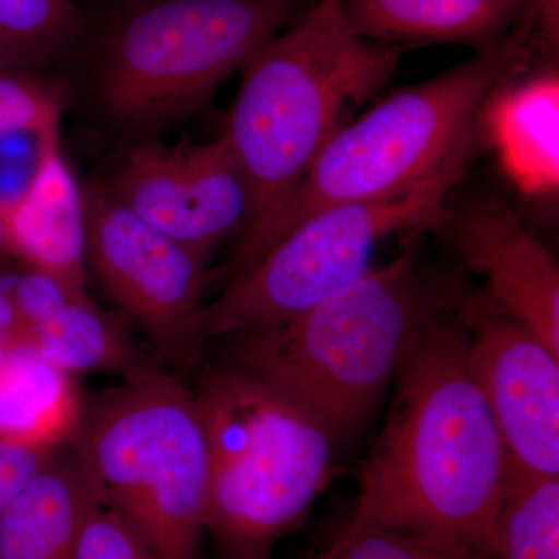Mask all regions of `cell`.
<instances>
[{
	"label": "cell",
	"mask_w": 559,
	"mask_h": 559,
	"mask_svg": "<svg viewBox=\"0 0 559 559\" xmlns=\"http://www.w3.org/2000/svg\"><path fill=\"white\" fill-rule=\"evenodd\" d=\"M17 345L20 344H16V342L0 341V364L5 360L7 356H9L10 353L17 347Z\"/></svg>",
	"instance_id": "27"
},
{
	"label": "cell",
	"mask_w": 559,
	"mask_h": 559,
	"mask_svg": "<svg viewBox=\"0 0 559 559\" xmlns=\"http://www.w3.org/2000/svg\"><path fill=\"white\" fill-rule=\"evenodd\" d=\"M401 53L353 31L340 0H316L250 58L221 134L250 191L240 237L270 218L349 112L392 80Z\"/></svg>",
	"instance_id": "4"
},
{
	"label": "cell",
	"mask_w": 559,
	"mask_h": 559,
	"mask_svg": "<svg viewBox=\"0 0 559 559\" xmlns=\"http://www.w3.org/2000/svg\"><path fill=\"white\" fill-rule=\"evenodd\" d=\"M510 471L454 312L419 337L396 374L352 518L488 559Z\"/></svg>",
	"instance_id": "1"
},
{
	"label": "cell",
	"mask_w": 559,
	"mask_h": 559,
	"mask_svg": "<svg viewBox=\"0 0 559 559\" xmlns=\"http://www.w3.org/2000/svg\"><path fill=\"white\" fill-rule=\"evenodd\" d=\"M105 189L205 261L241 234L250 216L248 180L223 135L202 145L140 143L124 153Z\"/></svg>",
	"instance_id": "10"
},
{
	"label": "cell",
	"mask_w": 559,
	"mask_h": 559,
	"mask_svg": "<svg viewBox=\"0 0 559 559\" xmlns=\"http://www.w3.org/2000/svg\"><path fill=\"white\" fill-rule=\"evenodd\" d=\"M0 257H9V245H7V231L2 216H0Z\"/></svg>",
	"instance_id": "26"
},
{
	"label": "cell",
	"mask_w": 559,
	"mask_h": 559,
	"mask_svg": "<svg viewBox=\"0 0 559 559\" xmlns=\"http://www.w3.org/2000/svg\"><path fill=\"white\" fill-rule=\"evenodd\" d=\"M316 559H463L429 540L352 518Z\"/></svg>",
	"instance_id": "22"
},
{
	"label": "cell",
	"mask_w": 559,
	"mask_h": 559,
	"mask_svg": "<svg viewBox=\"0 0 559 559\" xmlns=\"http://www.w3.org/2000/svg\"><path fill=\"white\" fill-rule=\"evenodd\" d=\"M468 359L511 466L559 477V356L481 290L459 308Z\"/></svg>",
	"instance_id": "11"
},
{
	"label": "cell",
	"mask_w": 559,
	"mask_h": 559,
	"mask_svg": "<svg viewBox=\"0 0 559 559\" xmlns=\"http://www.w3.org/2000/svg\"><path fill=\"white\" fill-rule=\"evenodd\" d=\"M441 230L481 293L559 356V264L509 204L479 198L448 209Z\"/></svg>",
	"instance_id": "12"
},
{
	"label": "cell",
	"mask_w": 559,
	"mask_h": 559,
	"mask_svg": "<svg viewBox=\"0 0 559 559\" xmlns=\"http://www.w3.org/2000/svg\"><path fill=\"white\" fill-rule=\"evenodd\" d=\"M87 21L72 0H0V70L38 72L69 58Z\"/></svg>",
	"instance_id": "19"
},
{
	"label": "cell",
	"mask_w": 559,
	"mask_h": 559,
	"mask_svg": "<svg viewBox=\"0 0 559 559\" xmlns=\"http://www.w3.org/2000/svg\"><path fill=\"white\" fill-rule=\"evenodd\" d=\"M466 165L452 167L403 197L312 213L205 304V340H227L299 318L366 275L385 238L440 230L451 191Z\"/></svg>",
	"instance_id": "8"
},
{
	"label": "cell",
	"mask_w": 559,
	"mask_h": 559,
	"mask_svg": "<svg viewBox=\"0 0 559 559\" xmlns=\"http://www.w3.org/2000/svg\"><path fill=\"white\" fill-rule=\"evenodd\" d=\"M69 448L154 559H201L210 454L194 390L151 362L86 403Z\"/></svg>",
	"instance_id": "6"
},
{
	"label": "cell",
	"mask_w": 559,
	"mask_h": 559,
	"mask_svg": "<svg viewBox=\"0 0 559 559\" xmlns=\"http://www.w3.org/2000/svg\"><path fill=\"white\" fill-rule=\"evenodd\" d=\"M469 293L465 271L411 248L299 318L227 337L224 362L285 390L342 441L366 425L419 337Z\"/></svg>",
	"instance_id": "2"
},
{
	"label": "cell",
	"mask_w": 559,
	"mask_h": 559,
	"mask_svg": "<svg viewBox=\"0 0 559 559\" xmlns=\"http://www.w3.org/2000/svg\"><path fill=\"white\" fill-rule=\"evenodd\" d=\"M84 207L87 271L162 362L198 366L209 261L140 219L105 187L86 191Z\"/></svg>",
	"instance_id": "9"
},
{
	"label": "cell",
	"mask_w": 559,
	"mask_h": 559,
	"mask_svg": "<svg viewBox=\"0 0 559 559\" xmlns=\"http://www.w3.org/2000/svg\"><path fill=\"white\" fill-rule=\"evenodd\" d=\"M362 38L406 46H496L532 11V0H340Z\"/></svg>",
	"instance_id": "15"
},
{
	"label": "cell",
	"mask_w": 559,
	"mask_h": 559,
	"mask_svg": "<svg viewBox=\"0 0 559 559\" xmlns=\"http://www.w3.org/2000/svg\"><path fill=\"white\" fill-rule=\"evenodd\" d=\"M53 454L0 440V509L28 484Z\"/></svg>",
	"instance_id": "24"
},
{
	"label": "cell",
	"mask_w": 559,
	"mask_h": 559,
	"mask_svg": "<svg viewBox=\"0 0 559 559\" xmlns=\"http://www.w3.org/2000/svg\"><path fill=\"white\" fill-rule=\"evenodd\" d=\"M98 498L70 448L55 452L0 509V559H75Z\"/></svg>",
	"instance_id": "16"
},
{
	"label": "cell",
	"mask_w": 559,
	"mask_h": 559,
	"mask_svg": "<svg viewBox=\"0 0 559 559\" xmlns=\"http://www.w3.org/2000/svg\"><path fill=\"white\" fill-rule=\"evenodd\" d=\"M2 219L9 259L87 293L84 193L61 150L51 154Z\"/></svg>",
	"instance_id": "14"
},
{
	"label": "cell",
	"mask_w": 559,
	"mask_h": 559,
	"mask_svg": "<svg viewBox=\"0 0 559 559\" xmlns=\"http://www.w3.org/2000/svg\"><path fill=\"white\" fill-rule=\"evenodd\" d=\"M62 95L36 72L0 70V143L24 134H60Z\"/></svg>",
	"instance_id": "21"
},
{
	"label": "cell",
	"mask_w": 559,
	"mask_h": 559,
	"mask_svg": "<svg viewBox=\"0 0 559 559\" xmlns=\"http://www.w3.org/2000/svg\"><path fill=\"white\" fill-rule=\"evenodd\" d=\"M260 559H271V558H260Z\"/></svg>",
	"instance_id": "28"
},
{
	"label": "cell",
	"mask_w": 559,
	"mask_h": 559,
	"mask_svg": "<svg viewBox=\"0 0 559 559\" xmlns=\"http://www.w3.org/2000/svg\"><path fill=\"white\" fill-rule=\"evenodd\" d=\"M488 559H559V477L511 466Z\"/></svg>",
	"instance_id": "20"
},
{
	"label": "cell",
	"mask_w": 559,
	"mask_h": 559,
	"mask_svg": "<svg viewBox=\"0 0 559 559\" xmlns=\"http://www.w3.org/2000/svg\"><path fill=\"white\" fill-rule=\"evenodd\" d=\"M75 559H154L148 546L123 518L95 507L81 532Z\"/></svg>",
	"instance_id": "23"
},
{
	"label": "cell",
	"mask_w": 559,
	"mask_h": 559,
	"mask_svg": "<svg viewBox=\"0 0 559 559\" xmlns=\"http://www.w3.org/2000/svg\"><path fill=\"white\" fill-rule=\"evenodd\" d=\"M522 72L488 95L477 131L522 197L550 200L559 190V73L551 62L528 75Z\"/></svg>",
	"instance_id": "13"
},
{
	"label": "cell",
	"mask_w": 559,
	"mask_h": 559,
	"mask_svg": "<svg viewBox=\"0 0 559 559\" xmlns=\"http://www.w3.org/2000/svg\"><path fill=\"white\" fill-rule=\"evenodd\" d=\"M24 344L76 378L105 373L120 380L151 364L124 326L103 312L87 294L62 301L25 333Z\"/></svg>",
	"instance_id": "18"
},
{
	"label": "cell",
	"mask_w": 559,
	"mask_h": 559,
	"mask_svg": "<svg viewBox=\"0 0 559 559\" xmlns=\"http://www.w3.org/2000/svg\"><path fill=\"white\" fill-rule=\"evenodd\" d=\"M210 454L207 535L219 559L271 558L329 487L341 443L304 403L230 364L194 389Z\"/></svg>",
	"instance_id": "5"
},
{
	"label": "cell",
	"mask_w": 559,
	"mask_h": 559,
	"mask_svg": "<svg viewBox=\"0 0 559 559\" xmlns=\"http://www.w3.org/2000/svg\"><path fill=\"white\" fill-rule=\"evenodd\" d=\"M535 49V24L528 14L496 46L389 95L342 124L270 218L241 235L224 280L248 270L320 209L403 197L468 164L481 105L502 81L527 69Z\"/></svg>",
	"instance_id": "3"
},
{
	"label": "cell",
	"mask_w": 559,
	"mask_h": 559,
	"mask_svg": "<svg viewBox=\"0 0 559 559\" xmlns=\"http://www.w3.org/2000/svg\"><path fill=\"white\" fill-rule=\"evenodd\" d=\"M86 401L76 377L22 342L0 364V440L32 450L69 448Z\"/></svg>",
	"instance_id": "17"
},
{
	"label": "cell",
	"mask_w": 559,
	"mask_h": 559,
	"mask_svg": "<svg viewBox=\"0 0 559 559\" xmlns=\"http://www.w3.org/2000/svg\"><path fill=\"white\" fill-rule=\"evenodd\" d=\"M532 14L536 47L554 60L559 47V0H532Z\"/></svg>",
	"instance_id": "25"
},
{
	"label": "cell",
	"mask_w": 559,
	"mask_h": 559,
	"mask_svg": "<svg viewBox=\"0 0 559 559\" xmlns=\"http://www.w3.org/2000/svg\"><path fill=\"white\" fill-rule=\"evenodd\" d=\"M311 3L134 0L98 39L92 68L95 102L123 130L168 127L204 105Z\"/></svg>",
	"instance_id": "7"
}]
</instances>
